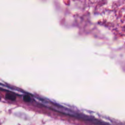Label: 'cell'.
Listing matches in <instances>:
<instances>
[{"instance_id": "7a4b0ae2", "label": "cell", "mask_w": 125, "mask_h": 125, "mask_svg": "<svg viewBox=\"0 0 125 125\" xmlns=\"http://www.w3.org/2000/svg\"><path fill=\"white\" fill-rule=\"evenodd\" d=\"M24 100L26 101H30L31 98L29 96H25L24 97Z\"/></svg>"}, {"instance_id": "6da1fadb", "label": "cell", "mask_w": 125, "mask_h": 125, "mask_svg": "<svg viewBox=\"0 0 125 125\" xmlns=\"http://www.w3.org/2000/svg\"><path fill=\"white\" fill-rule=\"evenodd\" d=\"M6 98L7 100H12V101L15 100V95L13 94H11V93H8V94H6Z\"/></svg>"}]
</instances>
